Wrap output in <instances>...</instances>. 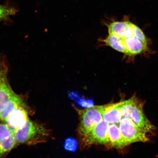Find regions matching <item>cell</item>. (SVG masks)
Wrapping results in <instances>:
<instances>
[{"label": "cell", "instance_id": "cell-1", "mask_svg": "<svg viewBox=\"0 0 158 158\" xmlns=\"http://www.w3.org/2000/svg\"><path fill=\"white\" fill-rule=\"evenodd\" d=\"M122 118H127L147 133H152L155 129L144 114L143 105L135 97L120 102Z\"/></svg>", "mask_w": 158, "mask_h": 158}, {"label": "cell", "instance_id": "cell-2", "mask_svg": "<svg viewBox=\"0 0 158 158\" xmlns=\"http://www.w3.org/2000/svg\"><path fill=\"white\" fill-rule=\"evenodd\" d=\"M14 135L17 143L33 145L46 142L50 134L42 124L28 119L23 127L16 130Z\"/></svg>", "mask_w": 158, "mask_h": 158}, {"label": "cell", "instance_id": "cell-3", "mask_svg": "<svg viewBox=\"0 0 158 158\" xmlns=\"http://www.w3.org/2000/svg\"><path fill=\"white\" fill-rule=\"evenodd\" d=\"M80 116L78 133L82 137L103 120L101 106H94L83 110L76 109Z\"/></svg>", "mask_w": 158, "mask_h": 158}, {"label": "cell", "instance_id": "cell-4", "mask_svg": "<svg viewBox=\"0 0 158 158\" xmlns=\"http://www.w3.org/2000/svg\"><path fill=\"white\" fill-rule=\"evenodd\" d=\"M118 127L122 136L128 145L137 142L146 143L149 141L147 133L127 118H122Z\"/></svg>", "mask_w": 158, "mask_h": 158}, {"label": "cell", "instance_id": "cell-5", "mask_svg": "<svg viewBox=\"0 0 158 158\" xmlns=\"http://www.w3.org/2000/svg\"><path fill=\"white\" fill-rule=\"evenodd\" d=\"M109 126V123L102 120L89 133L82 137L81 147L85 148L94 144L108 145Z\"/></svg>", "mask_w": 158, "mask_h": 158}, {"label": "cell", "instance_id": "cell-6", "mask_svg": "<svg viewBox=\"0 0 158 158\" xmlns=\"http://www.w3.org/2000/svg\"><path fill=\"white\" fill-rule=\"evenodd\" d=\"M108 27L109 34L123 39L131 37H136L138 30L140 28L128 21L114 22L108 25Z\"/></svg>", "mask_w": 158, "mask_h": 158}, {"label": "cell", "instance_id": "cell-7", "mask_svg": "<svg viewBox=\"0 0 158 158\" xmlns=\"http://www.w3.org/2000/svg\"><path fill=\"white\" fill-rule=\"evenodd\" d=\"M25 106L17 108L5 121V124L14 133L16 130L23 127L29 119Z\"/></svg>", "mask_w": 158, "mask_h": 158}, {"label": "cell", "instance_id": "cell-8", "mask_svg": "<svg viewBox=\"0 0 158 158\" xmlns=\"http://www.w3.org/2000/svg\"><path fill=\"white\" fill-rule=\"evenodd\" d=\"M103 120L109 124H117L122 118L120 102L101 106Z\"/></svg>", "mask_w": 158, "mask_h": 158}, {"label": "cell", "instance_id": "cell-9", "mask_svg": "<svg viewBox=\"0 0 158 158\" xmlns=\"http://www.w3.org/2000/svg\"><path fill=\"white\" fill-rule=\"evenodd\" d=\"M22 106H25L23 98L15 93L2 108L0 119L5 121L17 108Z\"/></svg>", "mask_w": 158, "mask_h": 158}, {"label": "cell", "instance_id": "cell-10", "mask_svg": "<svg viewBox=\"0 0 158 158\" xmlns=\"http://www.w3.org/2000/svg\"><path fill=\"white\" fill-rule=\"evenodd\" d=\"M108 144L112 147L121 149L128 145L120 132L117 124H111L108 130Z\"/></svg>", "mask_w": 158, "mask_h": 158}, {"label": "cell", "instance_id": "cell-11", "mask_svg": "<svg viewBox=\"0 0 158 158\" xmlns=\"http://www.w3.org/2000/svg\"><path fill=\"white\" fill-rule=\"evenodd\" d=\"M123 40L129 56L141 54L147 49V43L143 42L135 37H131Z\"/></svg>", "mask_w": 158, "mask_h": 158}, {"label": "cell", "instance_id": "cell-12", "mask_svg": "<svg viewBox=\"0 0 158 158\" xmlns=\"http://www.w3.org/2000/svg\"><path fill=\"white\" fill-rule=\"evenodd\" d=\"M102 41L106 45L111 47L114 50L129 55L128 51L124 45L123 39L115 35L109 34L108 36Z\"/></svg>", "mask_w": 158, "mask_h": 158}, {"label": "cell", "instance_id": "cell-13", "mask_svg": "<svg viewBox=\"0 0 158 158\" xmlns=\"http://www.w3.org/2000/svg\"><path fill=\"white\" fill-rule=\"evenodd\" d=\"M17 143L14 133L6 139L0 141V158H3L15 148Z\"/></svg>", "mask_w": 158, "mask_h": 158}, {"label": "cell", "instance_id": "cell-14", "mask_svg": "<svg viewBox=\"0 0 158 158\" xmlns=\"http://www.w3.org/2000/svg\"><path fill=\"white\" fill-rule=\"evenodd\" d=\"M15 93L8 81L0 86V111L6 102Z\"/></svg>", "mask_w": 158, "mask_h": 158}, {"label": "cell", "instance_id": "cell-15", "mask_svg": "<svg viewBox=\"0 0 158 158\" xmlns=\"http://www.w3.org/2000/svg\"><path fill=\"white\" fill-rule=\"evenodd\" d=\"M17 12L15 7L0 4V21L7 20L10 16L15 15Z\"/></svg>", "mask_w": 158, "mask_h": 158}, {"label": "cell", "instance_id": "cell-16", "mask_svg": "<svg viewBox=\"0 0 158 158\" xmlns=\"http://www.w3.org/2000/svg\"><path fill=\"white\" fill-rule=\"evenodd\" d=\"M8 68L4 57L0 58V86L7 81V75Z\"/></svg>", "mask_w": 158, "mask_h": 158}, {"label": "cell", "instance_id": "cell-17", "mask_svg": "<svg viewBox=\"0 0 158 158\" xmlns=\"http://www.w3.org/2000/svg\"><path fill=\"white\" fill-rule=\"evenodd\" d=\"M64 147L67 151L74 152L77 149V142L74 138H67L65 140Z\"/></svg>", "mask_w": 158, "mask_h": 158}, {"label": "cell", "instance_id": "cell-18", "mask_svg": "<svg viewBox=\"0 0 158 158\" xmlns=\"http://www.w3.org/2000/svg\"><path fill=\"white\" fill-rule=\"evenodd\" d=\"M13 132L6 124H0V141L9 137Z\"/></svg>", "mask_w": 158, "mask_h": 158}, {"label": "cell", "instance_id": "cell-19", "mask_svg": "<svg viewBox=\"0 0 158 158\" xmlns=\"http://www.w3.org/2000/svg\"><path fill=\"white\" fill-rule=\"evenodd\" d=\"M76 103L81 107L85 108L92 107L94 106V100L86 99L84 97L82 96L80 97Z\"/></svg>", "mask_w": 158, "mask_h": 158}, {"label": "cell", "instance_id": "cell-20", "mask_svg": "<svg viewBox=\"0 0 158 158\" xmlns=\"http://www.w3.org/2000/svg\"><path fill=\"white\" fill-rule=\"evenodd\" d=\"M0 120H1V119H0Z\"/></svg>", "mask_w": 158, "mask_h": 158}]
</instances>
